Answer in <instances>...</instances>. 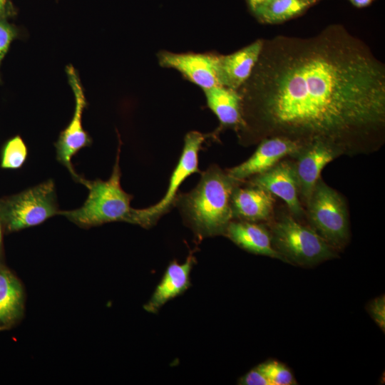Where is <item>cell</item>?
Wrapping results in <instances>:
<instances>
[{
    "mask_svg": "<svg viewBox=\"0 0 385 385\" xmlns=\"http://www.w3.org/2000/svg\"><path fill=\"white\" fill-rule=\"evenodd\" d=\"M252 12L268 4L272 0H247Z\"/></svg>",
    "mask_w": 385,
    "mask_h": 385,
    "instance_id": "25",
    "label": "cell"
},
{
    "mask_svg": "<svg viewBox=\"0 0 385 385\" xmlns=\"http://www.w3.org/2000/svg\"><path fill=\"white\" fill-rule=\"evenodd\" d=\"M205 136L197 131L186 134L179 160L173 171L164 197L156 204L144 209H134L133 224L150 227L175 205L177 192L183 181L190 175L200 173L198 154Z\"/></svg>",
    "mask_w": 385,
    "mask_h": 385,
    "instance_id": "7",
    "label": "cell"
},
{
    "mask_svg": "<svg viewBox=\"0 0 385 385\" xmlns=\"http://www.w3.org/2000/svg\"><path fill=\"white\" fill-rule=\"evenodd\" d=\"M208 107L217 117L223 127L243 130L242 96L236 91L217 86L204 90Z\"/></svg>",
    "mask_w": 385,
    "mask_h": 385,
    "instance_id": "17",
    "label": "cell"
},
{
    "mask_svg": "<svg viewBox=\"0 0 385 385\" xmlns=\"http://www.w3.org/2000/svg\"><path fill=\"white\" fill-rule=\"evenodd\" d=\"M195 260L190 255L184 263L176 260L168 266L152 297L144 305L148 312L156 313L167 302L184 292L190 286V274Z\"/></svg>",
    "mask_w": 385,
    "mask_h": 385,
    "instance_id": "14",
    "label": "cell"
},
{
    "mask_svg": "<svg viewBox=\"0 0 385 385\" xmlns=\"http://www.w3.org/2000/svg\"><path fill=\"white\" fill-rule=\"evenodd\" d=\"M8 0H0V17H5L10 13Z\"/></svg>",
    "mask_w": 385,
    "mask_h": 385,
    "instance_id": "26",
    "label": "cell"
},
{
    "mask_svg": "<svg viewBox=\"0 0 385 385\" xmlns=\"http://www.w3.org/2000/svg\"><path fill=\"white\" fill-rule=\"evenodd\" d=\"M218 56L205 53H173L158 56L162 66L173 68L203 90L221 86L218 78Z\"/></svg>",
    "mask_w": 385,
    "mask_h": 385,
    "instance_id": "12",
    "label": "cell"
},
{
    "mask_svg": "<svg viewBox=\"0 0 385 385\" xmlns=\"http://www.w3.org/2000/svg\"><path fill=\"white\" fill-rule=\"evenodd\" d=\"M343 155L337 148L323 143L314 142L303 146L294 157L299 194L307 203L323 168L331 161Z\"/></svg>",
    "mask_w": 385,
    "mask_h": 385,
    "instance_id": "10",
    "label": "cell"
},
{
    "mask_svg": "<svg viewBox=\"0 0 385 385\" xmlns=\"http://www.w3.org/2000/svg\"><path fill=\"white\" fill-rule=\"evenodd\" d=\"M312 228L334 249L342 247L349 237V219L342 196L321 178L307 203Z\"/></svg>",
    "mask_w": 385,
    "mask_h": 385,
    "instance_id": "6",
    "label": "cell"
},
{
    "mask_svg": "<svg viewBox=\"0 0 385 385\" xmlns=\"http://www.w3.org/2000/svg\"><path fill=\"white\" fill-rule=\"evenodd\" d=\"M368 312L371 317L380 329L385 330V297L380 296L374 299L368 305Z\"/></svg>",
    "mask_w": 385,
    "mask_h": 385,
    "instance_id": "23",
    "label": "cell"
},
{
    "mask_svg": "<svg viewBox=\"0 0 385 385\" xmlns=\"http://www.w3.org/2000/svg\"><path fill=\"white\" fill-rule=\"evenodd\" d=\"M272 194L260 188L250 185L235 189L231 199L232 217L243 221L267 220L273 211Z\"/></svg>",
    "mask_w": 385,
    "mask_h": 385,
    "instance_id": "15",
    "label": "cell"
},
{
    "mask_svg": "<svg viewBox=\"0 0 385 385\" xmlns=\"http://www.w3.org/2000/svg\"><path fill=\"white\" fill-rule=\"evenodd\" d=\"M271 385H292L296 381L290 370L283 364L269 360L257 366Z\"/></svg>",
    "mask_w": 385,
    "mask_h": 385,
    "instance_id": "21",
    "label": "cell"
},
{
    "mask_svg": "<svg viewBox=\"0 0 385 385\" xmlns=\"http://www.w3.org/2000/svg\"><path fill=\"white\" fill-rule=\"evenodd\" d=\"M58 212L53 180L0 200V218L9 232L38 225Z\"/></svg>",
    "mask_w": 385,
    "mask_h": 385,
    "instance_id": "5",
    "label": "cell"
},
{
    "mask_svg": "<svg viewBox=\"0 0 385 385\" xmlns=\"http://www.w3.org/2000/svg\"><path fill=\"white\" fill-rule=\"evenodd\" d=\"M2 222L0 218V252L1 249V243H2V227H1Z\"/></svg>",
    "mask_w": 385,
    "mask_h": 385,
    "instance_id": "28",
    "label": "cell"
},
{
    "mask_svg": "<svg viewBox=\"0 0 385 385\" xmlns=\"http://www.w3.org/2000/svg\"><path fill=\"white\" fill-rule=\"evenodd\" d=\"M239 384L244 385H271L267 378L257 366L255 367L242 376L240 379Z\"/></svg>",
    "mask_w": 385,
    "mask_h": 385,
    "instance_id": "24",
    "label": "cell"
},
{
    "mask_svg": "<svg viewBox=\"0 0 385 385\" xmlns=\"http://www.w3.org/2000/svg\"><path fill=\"white\" fill-rule=\"evenodd\" d=\"M317 0H272L253 13L263 23H280L303 13Z\"/></svg>",
    "mask_w": 385,
    "mask_h": 385,
    "instance_id": "19",
    "label": "cell"
},
{
    "mask_svg": "<svg viewBox=\"0 0 385 385\" xmlns=\"http://www.w3.org/2000/svg\"><path fill=\"white\" fill-rule=\"evenodd\" d=\"M302 148L298 143L282 137L264 138L247 160L226 171L240 182L267 171L284 157L294 158Z\"/></svg>",
    "mask_w": 385,
    "mask_h": 385,
    "instance_id": "9",
    "label": "cell"
},
{
    "mask_svg": "<svg viewBox=\"0 0 385 385\" xmlns=\"http://www.w3.org/2000/svg\"><path fill=\"white\" fill-rule=\"evenodd\" d=\"M249 183L281 198L295 217H301L304 215L299 199V186L293 162H278L267 171L252 176Z\"/></svg>",
    "mask_w": 385,
    "mask_h": 385,
    "instance_id": "11",
    "label": "cell"
},
{
    "mask_svg": "<svg viewBox=\"0 0 385 385\" xmlns=\"http://www.w3.org/2000/svg\"><path fill=\"white\" fill-rule=\"evenodd\" d=\"M66 73L75 97V109L71 122L61 132L55 143L56 158L66 168L73 179L82 184L85 178L76 172L71 160L81 149L92 143V139L82 125V115L87 102L76 71L72 66H68Z\"/></svg>",
    "mask_w": 385,
    "mask_h": 385,
    "instance_id": "8",
    "label": "cell"
},
{
    "mask_svg": "<svg viewBox=\"0 0 385 385\" xmlns=\"http://www.w3.org/2000/svg\"><path fill=\"white\" fill-rule=\"evenodd\" d=\"M239 183L227 171L213 165L202 173L194 189L177 195L175 203L198 236L225 233L233 218L231 199Z\"/></svg>",
    "mask_w": 385,
    "mask_h": 385,
    "instance_id": "2",
    "label": "cell"
},
{
    "mask_svg": "<svg viewBox=\"0 0 385 385\" xmlns=\"http://www.w3.org/2000/svg\"><path fill=\"white\" fill-rule=\"evenodd\" d=\"M272 246L283 261L310 267L336 257L335 249L293 216L282 215L271 226Z\"/></svg>",
    "mask_w": 385,
    "mask_h": 385,
    "instance_id": "4",
    "label": "cell"
},
{
    "mask_svg": "<svg viewBox=\"0 0 385 385\" xmlns=\"http://www.w3.org/2000/svg\"><path fill=\"white\" fill-rule=\"evenodd\" d=\"M263 41L227 56H218V78L222 86L237 90L249 79L259 59Z\"/></svg>",
    "mask_w": 385,
    "mask_h": 385,
    "instance_id": "13",
    "label": "cell"
},
{
    "mask_svg": "<svg viewBox=\"0 0 385 385\" xmlns=\"http://www.w3.org/2000/svg\"><path fill=\"white\" fill-rule=\"evenodd\" d=\"M16 35L17 31L15 27L10 24L4 17H0V63Z\"/></svg>",
    "mask_w": 385,
    "mask_h": 385,
    "instance_id": "22",
    "label": "cell"
},
{
    "mask_svg": "<svg viewBox=\"0 0 385 385\" xmlns=\"http://www.w3.org/2000/svg\"><path fill=\"white\" fill-rule=\"evenodd\" d=\"M120 142L115 163L108 180H88L83 185L88 190L83 205L71 210H59L71 222L81 227H91L111 222H126L133 224L134 209L130 207L132 195L120 185L121 172L119 165Z\"/></svg>",
    "mask_w": 385,
    "mask_h": 385,
    "instance_id": "3",
    "label": "cell"
},
{
    "mask_svg": "<svg viewBox=\"0 0 385 385\" xmlns=\"http://www.w3.org/2000/svg\"><path fill=\"white\" fill-rule=\"evenodd\" d=\"M224 235L243 250L256 255L283 261L274 250L270 232L261 224L248 221H230Z\"/></svg>",
    "mask_w": 385,
    "mask_h": 385,
    "instance_id": "16",
    "label": "cell"
},
{
    "mask_svg": "<svg viewBox=\"0 0 385 385\" xmlns=\"http://www.w3.org/2000/svg\"><path fill=\"white\" fill-rule=\"evenodd\" d=\"M27 155L25 143L19 135H16L7 140L3 146L0 165L4 169H19L25 163Z\"/></svg>",
    "mask_w": 385,
    "mask_h": 385,
    "instance_id": "20",
    "label": "cell"
},
{
    "mask_svg": "<svg viewBox=\"0 0 385 385\" xmlns=\"http://www.w3.org/2000/svg\"><path fill=\"white\" fill-rule=\"evenodd\" d=\"M242 98L243 130L302 147L323 142L343 155L371 153L384 142L385 67L342 26L311 37L264 41Z\"/></svg>",
    "mask_w": 385,
    "mask_h": 385,
    "instance_id": "1",
    "label": "cell"
},
{
    "mask_svg": "<svg viewBox=\"0 0 385 385\" xmlns=\"http://www.w3.org/2000/svg\"><path fill=\"white\" fill-rule=\"evenodd\" d=\"M373 0H349L352 5L357 8H363L369 5Z\"/></svg>",
    "mask_w": 385,
    "mask_h": 385,
    "instance_id": "27",
    "label": "cell"
},
{
    "mask_svg": "<svg viewBox=\"0 0 385 385\" xmlns=\"http://www.w3.org/2000/svg\"><path fill=\"white\" fill-rule=\"evenodd\" d=\"M24 309V291L19 279L0 267V330L13 325Z\"/></svg>",
    "mask_w": 385,
    "mask_h": 385,
    "instance_id": "18",
    "label": "cell"
}]
</instances>
